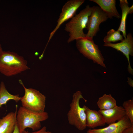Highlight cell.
Returning <instances> with one entry per match:
<instances>
[{
    "label": "cell",
    "instance_id": "d6986e66",
    "mask_svg": "<svg viewBox=\"0 0 133 133\" xmlns=\"http://www.w3.org/2000/svg\"><path fill=\"white\" fill-rule=\"evenodd\" d=\"M127 116L129 119L132 124H133V100H129L124 101L122 104Z\"/></svg>",
    "mask_w": 133,
    "mask_h": 133
},
{
    "label": "cell",
    "instance_id": "9a60e30c",
    "mask_svg": "<svg viewBox=\"0 0 133 133\" xmlns=\"http://www.w3.org/2000/svg\"><path fill=\"white\" fill-rule=\"evenodd\" d=\"M119 6L122 11L121 21L119 27L117 30L121 32L124 38L126 36V20L127 15L132 14L133 12V5L129 7V3L127 0H119Z\"/></svg>",
    "mask_w": 133,
    "mask_h": 133
},
{
    "label": "cell",
    "instance_id": "44dd1931",
    "mask_svg": "<svg viewBox=\"0 0 133 133\" xmlns=\"http://www.w3.org/2000/svg\"><path fill=\"white\" fill-rule=\"evenodd\" d=\"M122 133H133V124L125 129Z\"/></svg>",
    "mask_w": 133,
    "mask_h": 133
},
{
    "label": "cell",
    "instance_id": "277c9868",
    "mask_svg": "<svg viewBox=\"0 0 133 133\" xmlns=\"http://www.w3.org/2000/svg\"><path fill=\"white\" fill-rule=\"evenodd\" d=\"M82 99L86 101L83 98L81 91H78L73 94L70 104V109L67 114L69 124L80 131L83 130L87 127L85 112L86 106L84 105L83 107L80 106L79 102Z\"/></svg>",
    "mask_w": 133,
    "mask_h": 133
},
{
    "label": "cell",
    "instance_id": "5b68a950",
    "mask_svg": "<svg viewBox=\"0 0 133 133\" xmlns=\"http://www.w3.org/2000/svg\"><path fill=\"white\" fill-rule=\"evenodd\" d=\"M19 82L25 91L24 95L20 99L22 106L34 112L45 111L46 100L45 96L35 89L26 88L21 80H19Z\"/></svg>",
    "mask_w": 133,
    "mask_h": 133
},
{
    "label": "cell",
    "instance_id": "ffe728a7",
    "mask_svg": "<svg viewBox=\"0 0 133 133\" xmlns=\"http://www.w3.org/2000/svg\"><path fill=\"white\" fill-rule=\"evenodd\" d=\"M21 133H53L51 132L47 131L46 127L45 126H43L39 130L34 131L33 132H30L26 131H23Z\"/></svg>",
    "mask_w": 133,
    "mask_h": 133
},
{
    "label": "cell",
    "instance_id": "5bb4252c",
    "mask_svg": "<svg viewBox=\"0 0 133 133\" xmlns=\"http://www.w3.org/2000/svg\"><path fill=\"white\" fill-rule=\"evenodd\" d=\"M15 112H10L0 119V133H12L17 122V105Z\"/></svg>",
    "mask_w": 133,
    "mask_h": 133
},
{
    "label": "cell",
    "instance_id": "ac0fdd59",
    "mask_svg": "<svg viewBox=\"0 0 133 133\" xmlns=\"http://www.w3.org/2000/svg\"><path fill=\"white\" fill-rule=\"evenodd\" d=\"M123 36V35L121 34L120 31L112 29L107 32L103 41L104 43L112 42H115L119 41H121L124 39Z\"/></svg>",
    "mask_w": 133,
    "mask_h": 133
},
{
    "label": "cell",
    "instance_id": "8992f818",
    "mask_svg": "<svg viewBox=\"0 0 133 133\" xmlns=\"http://www.w3.org/2000/svg\"><path fill=\"white\" fill-rule=\"evenodd\" d=\"M76 47L79 52L85 57L93 61L94 63L106 68L104 59L98 46L93 39L86 38L76 40Z\"/></svg>",
    "mask_w": 133,
    "mask_h": 133
},
{
    "label": "cell",
    "instance_id": "cb8c5ba5",
    "mask_svg": "<svg viewBox=\"0 0 133 133\" xmlns=\"http://www.w3.org/2000/svg\"><path fill=\"white\" fill-rule=\"evenodd\" d=\"M3 51L1 47V45L0 44V57Z\"/></svg>",
    "mask_w": 133,
    "mask_h": 133
},
{
    "label": "cell",
    "instance_id": "2e32d148",
    "mask_svg": "<svg viewBox=\"0 0 133 133\" xmlns=\"http://www.w3.org/2000/svg\"><path fill=\"white\" fill-rule=\"evenodd\" d=\"M20 97L19 95H13L10 94L6 89L5 85L3 82L0 84V108L2 105H6L7 102L13 100L17 102L20 100Z\"/></svg>",
    "mask_w": 133,
    "mask_h": 133
},
{
    "label": "cell",
    "instance_id": "603a6c76",
    "mask_svg": "<svg viewBox=\"0 0 133 133\" xmlns=\"http://www.w3.org/2000/svg\"><path fill=\"white\" fill-rule=\"evenodd\" d=\"M12 133H20L17 122L15 125L14 131Z\"/></svg>",
    "mask_w": 133,
    "mask_h": 133
},
{
    "label": "cell",
    "instance_id": "30bf717a",
    "mask_svg": "<svg viewBox=\"0 0 133 133\" xmlns=\"http://www.w3.org/2000/svg\"><path fill=\"white\" fill-rule=\"evenodd\" d=\"M132 124L126 115L117 122L111 124L107 127L98 129H89L86 133H122L125 129Z\"/></svg>",
    "mask_w": 133,
    "mask_h": 133
},
{
    "label": "cell",
    "instance_id": "4fadbf2b",
    "mask_svg": "<svg viewBox=\"0 0 133 133\" xmlns=\"http://www.w3.org/2000/svg\"><path fill=\"white\" fill-rule=\"evenodd\" d=\"M98 4L101 10L106 14L108 18L114 17L118 19L121 18L116 6L115 0H90Z\"/></svg>",
    "mask_w": 133,
    "mask_h": 133
},
{
    "label": "cell",
    "instance_id": "9c48e42d",
    "mask_svg": "<svg viewBox=\"0 0 133 133\" xmlns=\"http://www.w3.org/2000/svg\"><path fill=\"white\" fill-rule=\"evenodd\" d=\"M103 45L114 49L121 52L125 56L128 62V72L133 75V69L131 67L129 60V55L133 56V38L132 34L130 33H128L126 37L120 42L116 43H105Z\"/></svg>",
    "mask_w": 133,
    "mask_h": 133
},
{
    "label": "cell",
    "instance_id": "52a82bcc",
    "mask_svg": "<svg viewBox=\"0 0 133 133\" xmlns=\"http://www.w3.org/2000/svg\"><path fill=\"white\" fill-rule=\"evenodd\" d=\"M108 18L106 14L99 6L92 7V11L87 25L86 29L88 31L86 34L85 38L93 39L100 30V24L106 21Z\"/></svg>",
    "mask_w": 133,
    "mask_h": 133
},
{
    "label": "cell",
    "instance_id": "7402d4cb",
    "mask_svg": "<svg viewBox=\"0 0 133 133\" xmlns=\"http://www.w3.org/2000/svg\"><path fill=\"white\" fill-rule=\"evenodd\" d=\"M127 82L128 84L131 87H133V81L130 78L128 77L127 78Z\"/></svg>",
    "mask_w": 133,
    "mask_h": 133
},
{
    "label": "cell",
    "instance_id": "7c38bea8",
    "mask_svg": "<svg viewBox=\"0 0 133 133\" xmlns=\"http://www.w3.org/2000/svg\"><path fill=\"white\" fill-rule=\"evenodd\" d=\"M85 112L86 115V125L90 129L105 125L104 118L98 111L92 110L86 106Z\"/></svg>",
    "mask_w": 133,
    "mask_h": 133
},
{
    "label": "cell",
    "instance_id": "8fae6325",
    "mask_svg": "<svg viewBox=\"0 0 133 133\" xmlns=\"http://www.w3.org/2000/svg\"><path fill=\"white\" fill-rule=\"evenodd\" d=\"M98 111L103 116L106 123L109 125L122 119L126 115L125 112L122 106L117 105L111 108Z\"/></svg>",
    "mask_w": 133,
    "mask_h": 133
},
{
    "label": "cell",
    "instance_id": "7a4b0ae2",
    "mask_svg": "<svg viewBox=\"0 0 133 133\" xmlns=\"http://www.w3.org/2000/svg\"><path fill=\"white\" fill-rule=\"evenodd\" d=\"M92 10V7L89 5L75 15L70 21L65 25V30L69 33V37L67 41L69 43L74 40L85 37L86 34L83 29L86 28L89 16Z\"/></svg>",
    "mask_w": 133,
    "mask_h": 133
},
{
    "label": "cell",
    "instance_id": "6da1fadb",
    "mask_svg": "<svg viewBox=\"0 0 133 133\" xmlns=\"http://www.w3.org/2000/svg\"><path fill=\"white\" fill-rule=\"evenodd\" d=\"M29 69L27 61L16 53L3 51L0 57V72L6 76L16 75Z\"/></svg>",
    "mask_w": 133,
    "mask_h": 133
},
{
    "label": "cell",
    "instance_id": "3957f363",
    "mask_svg": "<svg viewBox=\"0 0 133 133\" xmlns=\"http://www.w3.org/2000/svg\"><path fill=\"white\" fill-rule=\"evenodd\" d=\"M17 123L20 133L27 128H31L33 131L40 129L41 122L49 118L48 113L45 111L37 112L20 106L17 113Z\"/></svg>",
    "mask_w": 133,
    "mask_h": 133
},
{
    "label": "cell",
    "instance_id": "e0dca14e",
    "mask_svg": "<svg viewBox=\"0 0 133 133\" xmlns=\"http://www.w3.org/2000/svg\"><path fill=\"white\" fill-rule=\"evenodd\" d=\"M100 110H105L113 108L116 105V100L110 94H104L100 97L97 102Z\"/></svg>",
    "mask_w": 133,
    "mask_h": 133
},
{
    "label": "cell",
    "instance_id": "ba28073f",
    "mask_svg": "<svg viewBox=\"0 0 133 133\" xmlns=\"http://www.w3.org/2000/svg\"><path fill=\"white\" fill-rule=\"evenodd\" d=\"M84 1V0H70L65 3L62 7L57 25L50 34L48 43L61 25L74 16L77 9Z\"/></svg>",
    "mask_w": 133,
    "mask_h": 133
}]
</instances>
